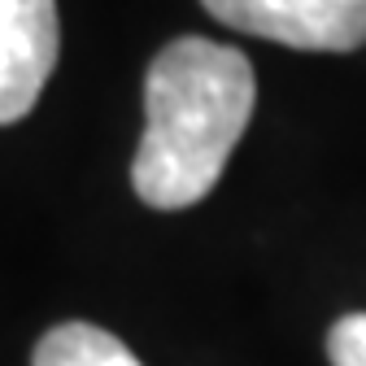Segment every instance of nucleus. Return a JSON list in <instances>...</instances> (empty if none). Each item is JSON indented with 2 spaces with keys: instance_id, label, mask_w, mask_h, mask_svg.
<instances>
[{
  "instance_id": "1",
  "label": "nucleus",
  "mask_w": 366,
  "mask_h": 366,
  "mask_svg": "<svg viewBox=\"0 0 366 366\" xmlns=\"http://www.w3.org/2000/svg\"><path fill=\"white\" fill-rule=\"evenodd\" d=\"M257 79L244 53L183 35L153 57L144 79V135L131 162L135 197L188 209L214 192L253 118Z\"/></svg>"
},
{
  "instance_id": "2",
  "label": "nucleus",
  "mask_w": 366,
  "mask_h": 366,
  "mask_svg": "<svg viewBox=\"0 0 366 366\" xmlns=\"http://www.w3.org/2000/svg\"><path fill=\"white\" fill-rule=\"evenodd\" d=\"M236 31L305 53H353L366 44V0H201Z\"/></svg>"
},
{
  "instance_id": "3",
  "label": "nucleus",
  "mask_w": 366,
  "mask_h": 366,
  "mask_svg": "<svg viewBox=\"0 0 366 366\" xmlns=\"http://www.w3.org/2000/svg\"><path fill=\"white\" fill-rule=\"evenodd\" d=\"M57 49V0H0V127L35 109Z\"/></svg>"
},
{
  "instance_id": "4",
  "label": "nucleus",
  "mask_w": 366,
  "mask_h": 366,
  "mask_svg": "<svg viewBox=\"0 0 366 366\" xmlns=\"http://www.w3.org/2000/svg\"><path fill=\"white\" fill-rule=\"evenodd\" d=\"M31 366H144L118 336L92 323H61L44 332Z\"/></svg>"
},
{
  "instance_id": "5",
  "label": "nucleus",
  "mask_w": 366,
  "mask_h": 366,
  "mask_svg": "<svg viewBox=\"0 0 366 366\" xmlns=\"http://www.w3.org/2000/svg\"><path fill=\"white\" fill-rule=\"evenodd\" d=\"M332 366H366V314H345L327 332Z\"/></svg>"
}]
</instances>
